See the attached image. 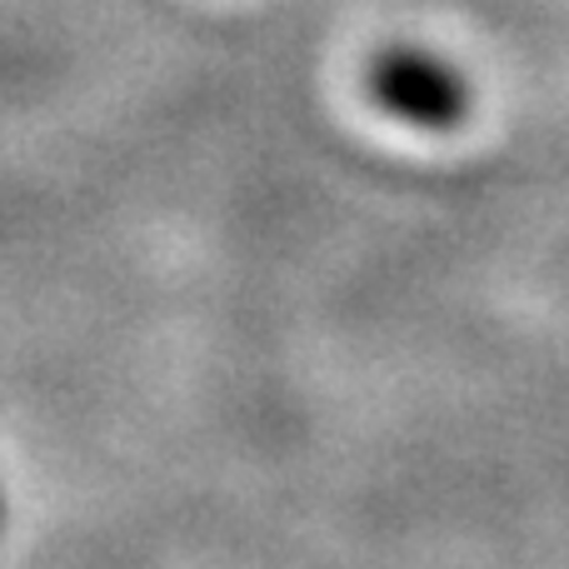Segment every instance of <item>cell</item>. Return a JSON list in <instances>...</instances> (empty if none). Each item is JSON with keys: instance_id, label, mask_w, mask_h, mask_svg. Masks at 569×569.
<instances>
[{"instance_id": "6da1fadb", "label": "cell", "mask_w": 569, "mask_h": 569, "mask_svg": "<svg viewBox=\"0 0 569 569\" xmlns=\"http://www.w3.org/2000/svg\"><path fill=\"white\" fill-rule=\"evenodd\" d=\"M370 100L390 120L415 130H455L470 116V86L455 66H445L430 50H385L365 76Z\"/></svg>"}]
</instances>
